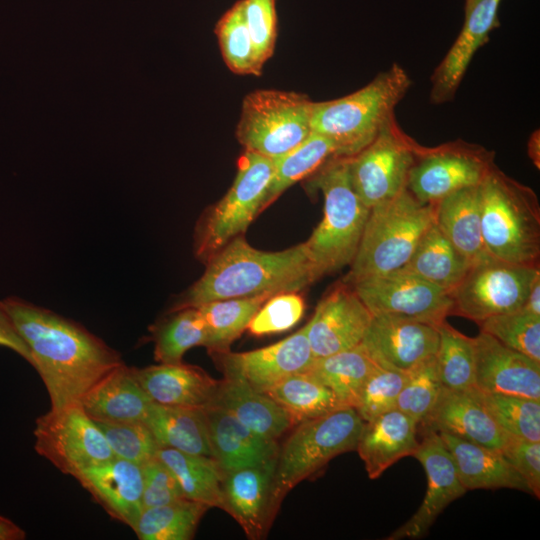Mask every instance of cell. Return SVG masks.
Instances as JSON below:
<instances>
[{
    "label": "cell",
    "mask_w": 540,
    "mask_h": 540,
    "mask_svg": "<svg viewBox=\"0 0 540 540\" xmlns=\"http://www.w3.org/2000/svg\"><path fill=\"white\" fill-rule=\"evenodd\" d=\"M434 218L435 204L418 201L407 189L371 207L343 283L353 284L404 267Z\"/></svg>",
    "instance_id": "5b68a950"
},
{
    "label": "cell",
    "mask_w": 540,
    "mask_h": 540,
    "mask_svg": "<svg viewBox=\"0 0 540 540\" xmlns=\"http://www.w3.org/2000/svg\"><path fill=\"white\" fill-rule=\"evenodd\" d=\"M276 460L224 473L222 509L230 514L250 539H261L276 515L271 487Z\"/></svg>",
    "instance_id": "603a6c76"
},
{
    "label": "cell",
    "mask_w": 540,
    "mask_h": 540,
    "mask_svg": "<svg viewBox=\"0 0 540 540\" xmlns=\"http://www.w3.org/2000/svg\"><path fill=\"white\" fill-rule=\"evenodd\" d=\"M217 36L225 64L235 74L260 76L255 50L246 26L242 0L236 2L217 22Z\"/></svg>",
    "instance_id": "b9f144b4"
},
{
    "label": "cell",
    "mask_w": 540,
    "mask_h": 540,
    "mask_svg": "<svg viewBox=\"0 0 540 540\" xmlns=\"http://www.w3.org/2000/svg\"><path fill=\"white\" fill-rule=\"evenodd\" d=\"M153 401L125 363L100 379L82 398L80 405L101 422H144Z\"/></svg>",
    "instance_id": "4316f807"
},
{
    "label": "cell",
    "mask_w": 540,
    "mask_h": 540,
    "mask_svg": "<svg viewBox=\"0 0 540 540\" xmlns=\"http://www.w3.org/2000/svg\"><path fill=\"white\" fill-rule=\"evenodd\" d=\"M442 387L433 355L406 372L396 408L419 426L434 407Z\"/></svg>",
    "instance_id": "ee69618b"
},
{
    "label": "cell",
    "mask_w": 540,
    "mask_h": 540,
    "mask_svg": "<svg viewBox=\"0 0 540 540\" xmlns=\"http://www.w3.org/2000/svg\"><path fill=\"white\" fill-rule=\"evenodd\" d=\"M466 490L509 488L530 493L522 477L499 450L438 432Z\"/></svg>",
    "instance_id": "f1b7e54d"
},
{
    "label": "cell",
    "mask_w": 540,
    "mask_h": 540,
    "mask_svg": "<svg viewBox=\"0 0 540 540\" xmlns=\"http://www.w3.org/2000/svg\"><path fill=\"white\" fill-rule=\"evenodd\" d=\"M304 243L282 251L253 248L240 235L208 258L204 274L173 309L259 295L298 292L319 279Z\"/></svg>",
    "instance_id": "7a4b0ae2"
},
{
    "label": "cell",
    "mask_w": 540,
    "mask_h": 540,
    "mask_svg": "<svg viewBox=\"0 0 540 540\" xmlns=\"http://www.w3.org/2000/svg\"><path fill=\"white\" fill-rule=\"evenodd\" d=\"M473 339L477 389L540 400V362L482 331Z\"/></svg>",
    "instance_id": "44dd1931"
},
{
    "label": "cell",
    "mask_w": 540,
    "mask_h": 540,
    "mask_svg": "<svg viewBox=\"0 0 540 540\" xmlns=\"http://www.w3.org/2000/svg\"><path fill=\"white\" fill-rule=\"evenodd\" d=\"M418 143L393 117L364 149L347 157L351 184L369 208L406 189Z\"/></svg>",
    "instance_id": "4fadbf2b"
},
{
    "label": "cell",
    "mask_w": 540,
    "mask_h": 540,
    "mask_svg": "<svg viewBox=\"0 0 540 540\" xmlns=\"http://www.w3.org/2000/svg\"><path fill=\"white\" fill-rule=\"evenodd\" d=\"M316 172L312 182L323 194V217L304 244L321 278L352 263L370 208L351 184L347 157L334 156Z\"/></svg>",
    "instance_id": "8992f818"
},
{
    "label": "cell",
    "mask_w": 540,
    "mask_h": 540,
    "mask_svg": "<svg viewBox=\"0 0 540 540\" xmlns=\"http://www.w3.org/2000/svg\"><path fill=\"white\" fill-rule=\"evenodd\" d=\"M503 456L522 477L537 498L540 497V442L510 436L502 449Z\"/></svg>",
    "instance_id": "f907efd6"
},
{
    "label": "cell",
    "mask_w": 540,
    "mask_h": 540,
    "mask_svg": "<svg viewBox=\"0 0 540 540\" xmlns=\"http://www.w3.org/2000/svg\"><path fill=\"white\" fill-rule=\"evenodd\" d=\"M439 343L435 354L438 376L449 389H467L475 382V346L468 337L446 320L438 326Z\"/></svg>",
    "instance_id": "ab89813d"
},
{
    "label": "cell",
    "mask_w": 540,
    "mask_h": 540,
    "mask_svg": "<svg viewBox=\"0 0 540 540\" xmlns=\"http://www.w3.org/2000/svg\"><path fill=\"white\" fill-rule=\"evenodd\" d=\"M479 395L502 431L512 437L540 442V400L480 390Z\"/></svg>",
    "instance_id": "60d3db41"
},
{
    "label": "cell",
    "mask_w": 540,
    "mask_h": 540,
    "mask_svg": "<svg viewBox=\"0 0 540 540\" xmlns=\"http://www.w3.org/2000/svg\"><path fill=\"white\" fill-rule=\"evenodd\" d=\"M309 321L294 334L272 345L246 352L215 354L226 376L240 378L266 393L285 378L306 371L314 361L308 339Z\"/></svg>",
    "instance_id": "2e32d148"
},
{
    "label": "cell",
    "mask_w": 540,
    "mask_h": 540,
    "mask_svg": "<svg viewBox=\"0 0 540 540\" xmlns=\"http://www.w3.org/2000/svg\"><path fill=\"white\" fill-rule=\"evenodd\" d=\"M270 297L230 298L198 306L207 333L204 347L214 354L229 351L230 345L247 329L256 312Z\"/></svg>",
    "instance_id": "e575fe53"
},
{
    "label": "cell",
    "mask_w": 540,
    "mask_h": 540,
    "mask_svg": "<svg viewBox=\"0 0 540 540\" xmlns=\"http://www.w3.org/2000/svg\"><path fill=\"white\" fill-rule=\"evenodd\" d=\"M0 346L15 352L31 365L30 351L18 334L3 300H0Z\"/></svg>",
    "instance_id": "816d5d0a"
},
{
    "label": "cell",
    "mask_w": 540,
    "mask_h": 540,
    "mask_svg": "<svg viewBox=\"0 0 540 540\" xmlns=\"http://www.w3.org/2000/svg\"><path fill=\"white\" fill-rule=\"evenodd\" d=\"M209 508L186 498L143 508L132 530L140 540H190Z\"/></svg>",
    "instance_id": "74e56055"
},
{
    "label": "cell",
    "mask_w": 540,
    "mask_h": 540,
    "mask_svg": "<svg viewBox=\"0 0 540 540\" xmlns=\"http://www.w3.org/2000/svg\"><path fill=\"white\" fill-rule=\"evenodd\" d=\"M479 196L487 253L512 264L539 266L540 205L535 192L496 165L479 185Z\"/></svg>",
    "instance_id": "277c9868"
},
{
    "label": "cell",
    "mask_w": 540,
    "mask_h": 540,
    "mask_svg": "<svg viewBox=\"0 0 540 540\" xmlns=\"http://www.w3.org/2000/svg\"><path fill=\"white\" fill-rule=\"evenodd\" d=\"M335 156V147L326 137L311 132L298 146L273 159L274 170L268 184L261 211L294 183L310 176Z\"/></svg>",
    "instance_id": "8d00e7d4"
},
{
    "label": "cell",
    "mask_w": 540,
    "mask_h": 540,
    "mask_svg": "<svg viewBox=\"0 0 540 540\" xmlns=\"http://www.w3.org/2000/svg\"><path fill=\"white\" fill-rule=\"evenodd\" d=\"M495 153L463 140L418 145L406 189L420 202L437 203L463 188L479 186L496 166Z\"/></svg>",
    "instance_id": "30bf717a"
},
{
    "label": "cell",
    "mask_w": 540,
    "mask_h": 540,
    "mask_svg": "<svg viewBox=\"0 0 540 540\" xmlns=\"http://www.w3.org/2000/svg\"><path fill=\"white\" fill-rule=\"evenodd\" d=\"M349 285L372 315H394L438 327L451 313L450 292L402 269Z\"/></svg>",
    "instance_id": "5bb4252c"
},
{
    "label": "cell",
    "mask_w": 540,
    "mask_h": 540,
    "mask_svg": "<svg viewBox=\"0 0 540 540\" xmlns=\"http://www.w3.org/2000/svg\"><path fill=\"white\" fill-rule=\"evenodd\" d=\"M156 456L172 472L186 499L222 509L224 472L213 457L164 447Z\"/></svg>",
    "instance_id": "d6a6232c"
},
{
    "label": "cell",
    "mask_w": 540,
    "mask_h": 540,
    "mask_svg": "<svg viewBox=\"0 0 540 540\" xmlns=\"http://www.w3.org/2000/svg\"><path fill=\"white\" fill-rule=\"evenodd\" d=\"M438 327L394 315H373L360 343L379 366L407 372L436 354Z\"/></svg>",
    "instance_id": "e0dca14e"
},
{
    "label": "cell",
    "mask_w": 540,
    "mask_h": 540,
    "mask_svg": "<svg viewBox=\"0 0 540 540\" xmlns=\"http://www.w3.org/2000/svg\"><path fill=\"white\" fill-rule=\"evenodd\" d=\"M33 435L35 451L72 477L114 457L101 429L80 404L49 409L36 419Z\"/></svg>",
    "instance_id": "7c38bea8"
},
{
    "label": "cell",
    "mask_w": 540,
    "mask_h": 540,
    "mask_svg": "<svg viewBox=\"0 0 540 540\" xmlns=\"http://www.w3.org/2000/svg\"><path fill=\"white\" fill-rule=\"evenodd\" d=\"M154 357L159 363H181L184 354L195 346H205L207 333L197 307L173 309L170 316L152 329Z\"/></svg>",
    "instance_id": "f35d334b"
},
{
    "label": "cell",
    "mask_w": 540,
    "mask_h": 540,
    "mask_svg": "<svg viewBox=\"0 0 540 540\" xmlns=\"http://www.w3.org/2000/svg\"><path fill=\"white\" fill-rule=\"evenodd\" d=\"M470 265L468 259L433 223L421 236L410 259L401 269L451 292Z\"/></svg>",
    "instance_id": "1f68e13d"
},
{
    "label": "cell",
    "mask_w": 540,
    "mask_h": 540,
    "mask_svg": "<svg viewBox=\"0 0 540 540\" xmlns=\"http://www.w3.org/2000/svg\"><path fill=\"white\" fill-rule=\"evenodd\" d=\"M539 266L512 264L490 255L470 265L450 292V315L476 323L499 314L520 310Z\"/></svg>",
    "instance_id": "9c48e42d"
},
{
    "label": "cell",
    "mask_w": 540,
    "mask_h": 540,
    "mask_svg": "<svg viewBox=\"0 0 540 540\" xmlns=\"http://www.w3.org/2000/svg\"><path fill=\"white\" fill-rule=\"evenodd\" d=\"M372 317L351 285L335 287L319 302L309 320L308 339L314 358L358 346Z\"/></svg>",
    "instance_id": "ac0fdd59"
},
{
    "label": "cell",
    "mask_w": 540,
    "mask_h": 540,
    "mask_svg": "<svg viewBox=\"0 0 540 540\" xmlns=\"http://www.w3.org/2000/svg\"><path fill=\"white\" fill-rule=\"evenodd\" d=\"M74 478L110 517L134 528L143 510L141 465L113 457Z\"/></svg>",
    "instance_id": "7402d4cb"
},
{
    "label": "cell",
    "mask_w": 540,
    "mask_h": 540,
    "mask_svg": "<svg viewBox=\"0 0 540 540\" xmlns=\"http://www.w3.org/2000/svg\"><path fill=\"white\" fill-rule=\"evenodd\" d=\"M481 331L503 345L540 362V316L517 310L478 323Z\"/></svg>",
    "instance_id": "7bdbcfd3"
},
{
    "label": "cell",
    "mask_w": 540,
    "mask_h": 540,
    "mask_svg": "<svg viewBox=\"0 0 540 540\" xmlns=\"http://www.w3.org/2000/svg\"><path fill=\"white\" fill-rule=\"evenodd\" d=\"M212 457L224 473L276 460L277 441L267 439L218 406L204 407Z\"/></svg>",
    "instance_id": "cb8c5ba5"
},
{
    "label": "cell",
    "mask_w": 540,
    "mask_h": 540,
    "mask_svg": "<svg viewBox=\"0 0 540 540\" xmlns=\"http://www.w3.org/2000/svg\"><path fill=\"white\" fill-rule=\"evenodd\" d=\"M418 425L397 408L364 422L356 449L370 479L379 478L398 460L413 456L419 446Z\"/></svg>",
    "instance_id": "d4e9b609"
},
{
    "label": "cell",
    "mask_w": 540,
    "mask_h": 540,
    "mask_svg": "<svg viewBox=\"0 0 540 540\" xmlns=\"http://www.w3.org/2000/svg\"><path fill=\"white\" fill-rule=\"evenodd\" d=\"M26 532L11 519L0 514V540H23Z\"/></svg>",
    "instance_id": "db71d44e"
},
{
    "label": "cell",
    "mask_w": 540,
    "mask_h": 540,
    "mask_svg": "<svg viewBox=\"0 0 540 540\" xmlns=\"http://www.w3.org/2000/svg\"><path fill=\"white\" fill-rule=\"evenodd\" d=\"M413 455L423 466L427 476L424 499L416 512L387 539H418L424 537L443 510L466 493L453 458L438 432L423 430Z\"/></svg>",
    "instance_id": "9a60e30c"
},
{
    "label": "cell",
    "mask_w": 540,
    "mask_h": 540,
    "mask_svg": "<svg viewBox=\"0 0 540 540\" xmlns=\"http://www.w3.org/2000/svg\"><path fill=\"white\" fill-rule=\"evenodd\" d=\"M144 423L160 447L212 457L204 408L153 402Z\"/></svg>",
    "instance_id": "4dcf8cb0"
},
{
    "label": "cell",
    "mask_w": 540,
    "mask_h": 540,
    "mask_svg": "<svg viewBox=\"0 0 540 540\" xmlns=\"http://www.w3.org/2000/svg\"><path fill=\"white\" fill-rule=\"evenodd\" d=\"M364 422L352 407L298 423L279 447L271 487L276 514L298 483L320 471L336 456L356 449Z\"/></svg>",
    "instance_id": "52a82bcc"
},
{
    "label": "cell",
    "mask_w": 540,
    "mask_h": 540,
    "mask_svg": "<svg viewBox=\"0 0 540 540\" xmlns=\"http://www.w3.org/2000/svg\"><path fill=\"white\" fill-rule=\"evenodd\" d=\"M419 426L422 430L448 433L499 451L510 438L493 420L475 386L467 389L443 386L434 407Z\"/></svg>",
    "instance_id": "ffe728a7"
},
{
    "label": "cell",
    "mask_w": 540,
    "mask_h": 540,
    "mask_svg": "<svg viewBox=\"0 0 540 540\" xmlns=\"http://www.w3.org/2000/svg\"><path fill=\"white\" fill-rule=\"evenodd\" d=\"M411 84L406 70L394 63L349 95L313 102L311 131L333 143L335 157H352L370 144L395 117V107Z\"/></svg>",
    "instance_id": "3957f363"
},
{
    "label": "cell",
    "mask_w": 540,
    "mask_h": 540,
    "mask_svg": "<svg viewBox=\"0 0 540 540\" xmlns=\"http://www.w3.org/2000/svg\"><path fill=\"white\" fill-rule=\"evenodd\" d=\"M132 370L153 402L169 406L207 407L218 382L200 368L182 362L132 367Z\"/></svg>",
    "instance_id": "484cf974"
},
{
    "label": "cell",
    "mask_w": 540,
    "mask_h": 540,
    "mask_svg": "<svg viewBox=\"0 0 540 540\" xmlns=\"http://www.w3.org/2000/svg\"><path fill=\"white\" fill-rule=\"evenodd\" d=\"M246 26L262 70L272 56L277 38L275 0H242Z\"/></svg>",
    "instance_id": "c3c4849f"
},
{
    "label": "cell",
    "mask_w": 540,
    "mask_h": 540,
    "mask_svg": "<svg viewBox=\"0 0 540 540\" xmlns=\"http://www.w3.org/2000/svg\"><path fill=\"white\" fill-rule=\"evenodd\" d=\"M521 310L540 316V273L531 283L528 295Z\"/></svg>",
    "instance_id": "f5cc1de1"
},
{
    "label": "cell",
    "mask_w": 540,
    "mask_h": 540,
    "mask_svg": "<svg viewBox=\"0 0 540 540\" xmlns=\"http://www.w3.org/2000/svg\"><path fill=\"white\" fill-rule=\"evenodd\" d=\"M376 366L359 344L345 351L315 358L306 372L328 387L343 406L355 409L362 388Z\"/></svg>",
    "instance_id": "836d02e7"
},
{
    "label": "cell",
    "mask_w": 540,
    "mask_h": 540,
    "mask_svg": "<svg viewBox=\"0 0 540 540\" xmlns=\"http://www.w3.org/2000/svg\"><path fill=\"white\" fill-rule=\"evenodd\" d=\"M434 204V223L471 264L489 255L482 237L479 186L460 189Z\"/></svg>",
    "instance_id": "f546056e"
},
{
    "label": "cell",
    "mask_w": 540,
    "mask_h": 540,
    "mask_svg": "<svg viewBox=\"0 0 540 540\" xmlns=\"http://www.w3.org/2000/svg\"><path fill=\"white\" fill-rule=\"evenodd\" d=\"M406 372L377 365L368 376L355 410L363 422L396 408Z\"/></svg>",
    "instance_id": "bcb514c9"
},
{
    "label": "cell",
    "mask_w": 540,
    "mask_h": 540,
    "mask_svg": "<svg viewBox=\"0 0 540 540\" xmlns=\"http://www.w3.org/2000/svg\"><path fill=\"white\" fill-rule=\"evenodd\" d=\"M95 422L116 458L141 465L155 457L160 448L144 422Z\"/></svg>",
    "instance_id": "f6af8a7d"
},
{
    "label": "cell",
    "mask_w": 540,
    "mask_h": 540,
    "mask_svg": "<svg viewBox=\"0 0 540 540\" xmlns=\"http://www.w3.org/2000/svg\"><path fill=\"white\" fill-rule=\"evenodd\" d=\"M273 170V159L245 150L238 161L232 186L200 226L198 256L209 258L248 228L261 212Z\"/></svg>",
    "instance_id": "8fae6325"
},
{
    "label": "cell",
    "mask_w": 540,
    "mask_h": 540,
    "mask_svg": "<svg viewBox=\"0 0 540 540\" xmlns=\"http://www.w3.org/2000/svg\"><path fill=\"white\" fill-rule=\"evenodd\" d=\"M528 155L533 163L539 168V131H535L528 141Z\"/></svg>",
    "instance_id": "11a10c76"
},
{
    "label": "cell",
    "mask_w": 540,
    "mask_h": 540,
    "mask_svg": "<svg viewBox=\"0 0 540 540\" xmlns=\"http://www.w3.org/2000/svg\"><path fill=\"white\" fill-rule=\"evenodd\" d=\"M295 424L345 408L335 394L306 371L295 373L266 392Z\"/></svg>",
    "instance_id": "d590c367"
},
{
    "label": "cell",
    "mask_w": 540,
    "mask_h": 540,
    "mask_svg": "<svg viewBox=\"0 0 540 540\" xmlns=\"http://www.w3.org/2000/svg\"><path fill=\"white\" fill-rule=\"evenodd\" d=\"M500 2L501 0H465L462 29L431 75L432 104H444L455 98L475 53L489 41L491 31L499 26Z\"/></svg>",
    "instance_id": "d6986e66"
},
{
    "label": "cell",
    "mask_w": 540,
    "mask_h": 540,
    "mask_svg": "<svg viewBox=\"0 0 540 540\" xmlns=\"http://www.w3.org/2000/svg\"><path fill=\"white\" fill-rule=\"evenodd\" d=\"M141 468L143 508L161 506L185 498L174 475L157 456L141 464Z\"/></svg>",
    "instance_id": "681fc988"
},
{
    "label": "cell",
    "mask_w": 540,
    "mask_h": 540,
    "mask_svg": "<svg viewBox=\"0 0 540 540\" xmlns=\"http://www.w3.org/2000/svg\"><path fill=\"white\" fill-rule=\"evenodd\" d=\"M304 309V300L297 292L273 295L256 312L247 329L255 336L289 330L300 321Z\"/></svg>",
    "instance_id": "7dc6e473"
},
{
    "label": "cell",
    "mask_w": 540,
    "mask_h": 540,
    "mask_svg": "<svg viewBox=\"0 0 540 540\" xmlns=\"http://www.w3.org/2000/svg\"><path fill=\"white\" fill-rule=\"evenodd\" d=\"M312 106L304 94L253 91L243 100L236 137L245 150L276 159L310 135Z\"/></svg>",
    "instance_id": "ba28073f"
},
{
    "label": "cell",
    "mask_w": 540,
    "mask_h": 540,
    "mask_svg": "<svg viewBox=\"0 0 540 540\" xmlns=\"http://www.w3.org/2000/svg\"><path fill=\"white\" fill-rule=\"evenodd\" d=\"M210 405L224 408L253 432L275 441L295 425L289 414L267 394L233 376L224 375L217 382Z\"/></svg>",
    "instance_id": "83f0119b"
},
{
    "label": "cell",
    "mask_w": 540,
    "mask_h": 540,
    "mask_svg": "<svg viewBox=\"0 0 540 540\" xmlns=\"http://www.w3.org/2000/svg\"><path fill=\"white\" fill-rule=\"evenodd\" d=\"M47 390L50 409L80 404L121 355L75 321L18 297L3 300Z\"/></svg>",
    "instance_id": "6da1fadb"
}]
</instances>
